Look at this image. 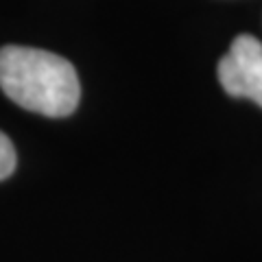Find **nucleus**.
Here are the masks:
<instances>
[{"instance_id":"f257e3e1","label":"nucleus","mask_w":262,"mask_h":262,"mask_svg":"<svg viewBox=\"0 0 262 262\" xmlns=\"http://www.w3.org/2000/svg\"><path fill=\"white\" fill-rule=\"evenodd\" d=\"M0 88L15 105L48 118L68 116L81 98L75 66L29 46L0 48Z\"/></svg>"},{"instance_id":"f03ea898","label":"nucleus","mask_w":262,"mask_h":262,"mask_svg":"<svg viewBox=\"0 0 262 262\" xmlns=\"http://www.w3.org/2000/svg\"><path fill=\"white\" fill-rule=\"evenodd\" d=\"M219 81L232 96L251 98L262 107V42L238 35L219 61Z\"/></svg>"},{"instance_id":"7ed1b4c3","label":"nucleus","mask_w":262,"mask_h":262,"mask_svg":"<svg viewBox=\"0 0 262 262\" xmlns=\"http://www.w3.org/2000/svg\"><path fill=\"white\" fill-rule=\"evenodd\" d=\"M15 162H18V158H15L13 144H11L9 138H7L3 131H0V182L7 179V177L13 173Z\"/></svg>"}]
</instances>
